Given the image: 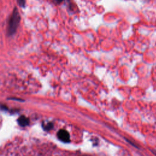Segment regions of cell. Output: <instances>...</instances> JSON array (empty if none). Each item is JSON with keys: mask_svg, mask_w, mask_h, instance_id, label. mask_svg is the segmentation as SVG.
I'll return each instance as SVG.
<instances>
[{"mask_svg": "<svg viewBox=\"0 0 156 156\" xmlns=\"http://www.w3.org/2000/svg\"><path fill=\"white\" fill-rule=\"evenodd\" d=\"M21 17L18 12V9L16 7L14 9L11 13L9 18L8 23L7 27V35L8 36H12L17 32V29L19 26L20 23Z\"/></svg>", "mask_w": 156, "mask_h": 156, "instance_id": "6da1fadb", "label": "cell"}, {"mask_svg": "<svg viewBox=\"0 0 156 156\" xmlns=\"http://www.w3.org/2000/svg\"><path fill=\"white\" fill-rule=\"evenodd\" d=\"M57 137L58 138L62 141L63 142L65 143H68L70 141V137L68 132L64 129L60 130L58 133H57Z\"/></svg>", "mask_w": 156, "mask_h": 156, "instance_id": "7a4b0ae2", "label": "cell"}, {"mask_svg": "<svg viewBox=\"0 0 156 156\" xmlns=\"http://www.w3.org/2000/svg\"><path fill=\"white\" fill-rule=\"evenodd\" d=\"M18 123L20 126L22 127H25L28 125L29 123V120L25 116H21L18 119Z\"/></svg>", "mask_w": 156, "mask_h": 156, "instance_id": "3957f363", "label": "cell"}, {"mask_svg": "<svg viewBox=\"0 0 156 156\" xmlns=\"http://www.w3.org/2000/svg\"><path fill=\"white\" fill-rule=\"evenodd\" d=\"M18 4L20 6V7L24 8L26 6V0H17Z\"/></svg>", "mask_w": 156, "mask_h": 156, "instance_id": "277c9868", "label": "cell"}, {"mask_svg": "<svg viewBox=\"0 0 156 156\" xmlns=\"http://www.w3.org/2000/svg\"><path fill=\"white\" fill-rule=\"evenodd\" d=\"M53 128V125L52 123H48L47 124L44 126V128L45 130H50Z\"/></svg>", "mask_w": 156, "mask_h": 156, "instance_id": "5b68a950", "label": "cell"}, {"mask_svg": "<svg viewBox=\"0 0 156 156\" xmlns=\"http://www.w3.org/2000/svg\"><path fill=\"white\" fill-rule=\"evenodd\" d=\"M54 1H55L57 4H60L62 2H64V0H54Z\"/></svg>", "mask_w": 156, "mask_h": 156, "instance_id": "8992f818", "label": "cell"}]
</instances>
